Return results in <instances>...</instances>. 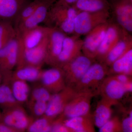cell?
<instances>
[{
	"label": "cell",
	"instance_id": "74e56055",
	"mask_svg": "<svg viewBox=\"0 0 132 132\" xmlns=\"http://www.w3.org/2000/svg\"><path fill=\"white\" fill-rule=\"evenodd\" d=\"M78 0H57L55 4L60 5H72Z\"/></svg>",
	"mask_w": 132,
	"mask_h": 132
},
{
	"label": "cell",
	"instance_id": "ab89813d",
	"mask_svg": "<svg viewBox=\"0 0 132 132\" xmlns=\"http://www.w3.org/2000/svg\"><path fill=\"white\" fill-rule=\"evenodd\" d=\"M3 80V76L2 73L0 71V85L2 84V81Z\"/></svg>",
	"mask_w": 132,
	"mask_h": 132
},
{
	"label": "cell",
	"instance_id": "e0dca14e",
	"mask_svg": "<svg viewBox=\"0 0 132 132\" xmlns=\"http://www.w3.org/2000/svg\"><path fill=\"white\" fill-rule=\"evenodd\" d=\"M126 93L124 85L113 76L105 78L100 87L99 94L116 104Z\"/></svg>",
	"mask_w": 132,
	"mask_h": 132
},
{
	"label": "cell",
	"instance_id": "603a6c76",
	"mask_svg": "<svg viewBox=\"0 0 132 132\" xmlns=\"http://www.w3.org/2000/svg\"><path fill=\"white\" fill-rule=\"evenodd\" d=\"M9 109L12 116L13 127L19 132L27 130L33 118L28 115L20 105Z\"/></svg>",
	"mask_w": 132,
	"mask_h": 132
},
{
	"label": "cell",
	"instance_id": "9c48e42d",
	"mask_svg": "<svg viewBox=\"0 0 132 132\" xmlns=\"http://www.w3.org/2000/svg\"><path fill=\"white\" fill-rule=\"evenodd\" d=\"M127 32L117 23L109 22L104 39L97 50L95 59L100 62L103 61L109 52Z\"/></svg>",
	"mask_w": 132,
	"mask_h": 132
},
{
	"label": "cell",
	"instance_id": "ac0fdd59",
	"mask_svg": "<svg viewBox=\"0 0 132 132\" xmlns=\"http://www.w3.org/2000/svg\"><path fill=\"white\" fill-rule=\"evenodd\" d=\"M31 0H0V23L15 22L23 7Z\"/></svg>",
	"mask_w": 132,
	"mask_h": 132
},
{
	"label": "cell",
	"instance_id": "484cf974",
	"mask_svg": "<svg viewBox=\"0 0 132 132\" xmlns=\"http://www.w3.org/2000/svg\"><path fill=\"white\" fill-rule=\"evenodd\" d=\"M10 87L15 98L21 104L28 101L30 87L27 82L20 80H11Z\"/></svg>",
	"mask_w": 132,
	"mask_h": 132
},
{
	"label": "cell",
	"instance_id": "3957f363",
	"mask_svg": "<svg viewBox=\"0 0 132 132\" xmlns=\"http://www.w3.org/2000/svg\"><path fill=\"white\" fill-rule=\"evenodd\" d=\"M109 11L99 12L78 11L75 20L73 34L86 35L97 26L108 21Z\"/></svg>",
	"mask_w": 132,
	"mask_h": 132
},
{
	"label": "cell",
	"instance_id": "277c9868",
	"mask_svg": "<svg viewBox=\"0 0 132 132\" xmlns=\"http://www.w3.org/2000/svg\"><path fill=\"white\" fill-rule=\"evenodd\" d=\"M94 59L80 54L61 68L67 86L73 87L94 62Z\"/></svg>",
	"mask_w": 132,
	"mask_h": 132
},
{
	"label": "cell",
	"instance_id": "ffe728a7",
	"mask_svg": "<svg viewBox=\"0 0 132 132\" xmlns=\"http://www.w3.org/2000/svg\"><path fill=\"white\" fill-rule=\"evenodd\" d=\"M62 122L74 132H95L93 116L90 114L69 118Z\"/></svg>",
	"mask_w": 132,
	"mask_h": 132
},
{
	"label": "cell",
	"instance_id": "f1b7e54d",
	"mask_svg": "<svg viewBox=\"0 0 132 132\" xmlns=\"http://www.w3.org/2000/svg\"><path fill=\"white\" fill-rule=\"evenodd\" d=\"M53 120L43 116L34 119L26 131L29 132H50Z\"/></svg>",
	"mask_w": 132,
	"mask_h": 132
},
{
	"label": "cell",
	"instance_id": "4fadbf2b",
	"mask_svg": "<svg viewBox=\"0 0 132 132\" xmlns=\"http://www.w3.org/2000/svg\"><path fill=\"white\" fill-rule=\"evenodd\" d=\"M50 28L39 26L17 34L19 51L29 49L38 46L47 37Z\"/></svg>",
	"mask_w": 132,
	"mask_h": 132
},
{
	"label": "cell",
	"instance_id": "d4e9b609",
	"mask_svg": "<svg viewBox=\"0 0 132 132\" xmlns=\"http://www.w3.org/2000/svg\"><path fill=\"white\" fill-rule=\"evenodd\" d=\"M109 72L123 73L131 75L132 71V48L127 51L121 57L116 60L111 66Z\"/></svg>",
	"mask_w": 132,
	"mask_h": 132
},
{
	"label": "cell",
	"instance_id": "8992f818",
	"mask_svg": "<svg viewBox=\"0 0 132 132\" xmlns=\"http://www.w3.org/2000/svg\"><path fill=\"white\" fill-rule=\"evenodd\" d=\"M78 93L73 88L66 86L59 93L52 94L47 102L44 116L54 120L62 113L67 105Z\"/></svg>",
	"mask_w": 132,
	"mask_h": 132
},
{
	"label": "cell",
	"instance_id": "4dcf8cb0",
	"mask_svg": "<svg viewBox=\"0 0 132 132\" xmlns=\"http://www.w3.org/2000/svg\"><path fill=\"white\" fill-rule=\"evenodd\" d=\"M52 94L42 85L35 88L31 94L29 101H42L48 102Z\"/></svg>",
	"mask_w": 132,
	"mask_h": 132
},
{
	"label": "cell",
	"instance_id": "7c38bea8",
	"mask_svg": "<svg viewBox=\"0 0 132 132\" xmlns=\"http://www.w3.org/2000/svg\"><path fill=\"white\" fill-rule=\"evenodd\" d=\"M109 23L108 21L99 25L86 35L82 48L83 54L95 60L97 50L104 39Z\"/></svg>",
	"mask_w": 132,
	"mask_h": 132
},
{
	"label": "cell",
	"instance_id": "1f68e13d",
	"mask_svg": "<svg viewBox=\"0 0 132 132\" xmlns=\"http://www.w3.org/2000/svg\"><path fill=\"white\" fill-rule=\"evenodd\" d=\"M28 102L29 108L34 116L39 118L45 115L47 108V102L42 101H29Z\"/></svg>",
	"mask_w": 132,
	"mask_h": 132
},
{
	"label": "cell",
	"instance_id": "b9f144b4",
	"mask_svg": "<svg viewBox=\"0 0 132 132\" xmlns=\"http://www.w3.org/2000/svg\"><path fill=\"white\" fill-rule=\"evenodd\" d=\"M2 114L0 112V120H1V118Z\"/></svg>",
	"mask_w": 132,
	"mask_h": 132
},
{
	"label": "cell",
	"instance_id": "ba28073f",
	"mask_svg": "<svg viewBox=\"0 0 132 132\" xmlns=\"http://www.w3.org/2000/svg\"><path fill=\"white\" fill-rule=\"evenodd\" d=\"M83 40L80 36L72 35L64 38L62 49L56 61L55 67L61 68L64 65L81 53Z\"/></svg>",
	"mask_w": 132,
	"mask_h": 132
},
{
	"label": "cell",
	"instance_id": "7bdbcfd3",
	"mask_svg": "<svg viewBox=\"0 0 132 132\" xmlns=\"http://www.w3.org/2000/svg\"><path fill=\"white\" fill-rule=\"evenodd\" d=\"M31 1H32V0H31Z\"/></svg>",
	"mask_w": 132,
	"mask_h": 132
},
{
	"label": "cell",
	"instance_id": "f35d334b",
	"mask_svg": "<svg viewBox=\"0 0 132 132\" xmlns=\"http://www.w3.org/2000/svg\"><path fill=\"white\" fill-rule=\"evenodd\" d=\"M125 87V90L126 93L131 92L132 91V81L127 82L125 84H123Z\"/></svg>",
	"mask_w": 132,
	"mask_h": 132
},
{
	"label": "cell",
	"instance_id": "d6a6232c",
	"mask_svg": "<svg viewBox=\"0 0 132 132\" xmlns=\"http://www.w3.org/2000/svg\"><path fill=\"white\" fill-rule=\"evenodd\" d=\"M100 132H123L121 122L119 118L114 117L111 118L101 127L99 128Z\"/></svg>",
	"mask_w": 132,
	"mask_h": 132
},
{
	"label": "cell",
	"instance_id": "836d02e7",
	"mask_svg": "<svg viewBox=\"0 0 132 132\" xmlns=\"http://www.w3.org/2000/svg\"><path fill=\"white\" fill-rule=\"evenodd\" d=\"M62 121L56 118L52 123L51 132H74L64 125Z\"/></svg>",
	"mask_w": 132,
	"mask_h": 132
},
{
	"label": "cell",
	"instance_id": "60d3db41",
	"mask_svg": "<svg viewBox=\"0 0 132 132\" xmlns=\"http://www.w3.org/2000/svg\"><path fill=\"white\" fill-rule=\"evenodd\" d=\"M50 1H52L53 2H54L55 3V2L57 1V0H50Z\"/></svg>",
	"mask_w": 132,
	"mask_h": 132
},
{
	"label": "cell",
	"instance_id": "2e32d148",
	"mask_svg": "<svg viewBox=\"0 0 132 132\" xmlns=\"http://www.w3.org/2000/svg\"><path fill=\"white\" fill-rule=\"evenodd\" d=\"M54 3L53 2L50 0H42L35 12L15 28L17 34H20L43 23L48 10Z\"/></svg>",
	"mask_w": 132,
	"mask_h": 132
},
{
	"label": "cell",
	"instance_id": "9a60e30c",
	"mask_svg": "<svg viewBox=\"0 0 132 132\" xmlns=\"http://www.w3.org/2000/svg\"><path fill=\"white\" fill-rule=\"evenodd\" d=\"M67 35L60 30L50 28L47 36L45 63L52 67H55L62 49L64 38Z\"/></svg>",
	"mask_w": 132,
	"mask_h": 132
},
{
	"label": "cell",
	"instance_id": "d6986e66",
	"mask_svg": "<svg viewBox=\"0 0 132 132\" xmlns=\"http://www.w3.org/2000/svg\"><path fill=\"white\" fill-rule=\"evenodd\" d=\"M131 48L132 36L130 34L127 32L109 52L101 62L107 67H110L116 60Z\"/></svg>",
	"mask_w": 132,
	"mask_h": 132
},
{
	"label": "cell",
	"instance_id": "5b68a950",
	"mask_svg": "<svg viewBox=\"0 0 132 132\" xmlns=\"http://www.w3.org/2000/svg\"><path fill=\"white\" fill-rule=\"evenodd\" d=\"M95 95L90 93H78L57 118L64 121L69 118L89 114L91 101Z\"/></svg>",
	"mask_w": 132,
	"mask_h": 132
},
{
	"label": "cell",
	"instance_id": "4316f807",
	"mask_svg": "<svg viewBox=\"0 0 132 132\" xmlns=\"http://www.w3.org/2000/svg\"><path fill=\"white\" fill-rule=\"evenodd\" d=\"M19 105L20 104L14 97L9 83L3 82L0 85V106L7 109Z\"/></svg>",
	"mask_w": 132,
	"mask_h": 132
},
{
	"label": "cell",
	"instance_id": "d590c367",
	"mask_svg": "<svg viewBox=\"0 0 132 132\" xmlns=\"http://www.w3.org/2000/svg\"><path fill=\"white\" fill-rule=\"evenodd\" d=\"M114 76L119 82L123 84L132 81L131 78H130V76L125 74H117V75Z\"/></svg>",
	"mask_w": 132,
	"mask_h": 132
},
{
	"label": "cell",
	"instance_id": "e575fe53",
	"mask_svg": "<svg viewBox=\"0 0 132 132\" xmlns=\"http://www.w3.org/2000/svg\"><path fill=\"white\" fill-rule=\"evenodd\" d=\"M123 132H132V112L130 111L127 117L125 118L121 122Z\"/></svg>",
	"mask_w": 132,
	"mask_h": 132
},
{
	"label": "cell",
	"instance_id": "8fae6325",
	"mask_svg": "<svg viewBox=\"0 0 132 132\" xmlns=\"http://www.w3.org/2000/svg\"><path fill=\"white\" fill-rule=\"evenodd\" d=\"M111 8L116 23L131 34L132 32V1L131 0H111Z\"/></svg>",
	"mask_w": 132,
	"mask_h": 132
},
{
	"label": "cell",
	"instance_id": "83f0119b",
	"mask_svg": "<svg viewBox=\"0 0 132 132\" xmlns=\"http://www.w3.org/2000/svg\"><path fill=\"white\" fill-rule=\"evenodd\" d=\"M17 36L15 28L9 22L0 23V50Z\"/></svg>",
	"mask_w": 132,
	"mask_h": 132
},
{
	"label": "cell",
	"instance_id": "6da1fadb",
	"mask_svg": "<svg viewBox=\"0 0 132 132\" xmlns=\"http://www.w3.org/2000/svg\"><path fill=\"white\" fill-rule=\"evenodd\" d=\"M78 11L72 5L54 4L43 22L45 26L56 29L67 35L74 34L75 20Z\"/></svg>",
	"mask_w": 132,
	"mask_h": 132
},
{
	"label": "cell",
	"instance_id": "30bf717a",
	"mask_svg": "<svg viewBox=\"0 0 132 132\" xmlns=\"http://www.w3.org/2000/svg\"><path fill=\"white\" fill-rule=\"evenodd\" d=\"M19 45L17 36L0 50V71L3 77L8 76L16 68L18 62Z\"/></svg>",
	"mask_w": 132,
	"mask_h": 132
},
{
	"label": "cell",
	"instance_id": "7a4b0ae2",
	"mask_svg": "<svg viewBox=\"0 0 132 132\" xmlns=\"http://www.w3.org/2000/svg\"><path fill=\"white\" fill-rule=\"evenodd\" d=\"M109 70L108 67L104 63L94 62L73 88L77 93L99 94L100 87Z\"/></svg>",
	"mask_w": 132,
	"mask_h": 132
},
{
	"label": "cell",
	"instance_id": "44dd1931",
	"mask_svg": "<svg viewBox=\"0 0 132 132\" xmlns=\"http://www.w3.org/2000/svg\"><path fill=\"white\" fill-rule=\"evenodd\" d=\"M115 104L113 102L103 98L98 103L93 116L94 125L97 127L100 128L111 119L112 106Z\"/></svg>",
	"mask_w": 132,
	"mask_h": 132
},
{
	"label": "cell",
	"instance_id": "8d00e7d4",
	"mask_svg": "<svg viewBox=\"0 0 132 132\" xmlns=\"http://www.w3.org/2000/svg\"><path fill=\"white\" fill-rule=\"evenodd\" d=\"M0 132H19L14 128L0 122Z\"/></svg>",
	"mask_w": 132,
	"mask_h": 132
},
{
	"label": "cell",
	"instance_id": "5bb4252c",
	"mask_svg": "<svg viewBox=\"0 0 132 132\" xmlns=\"http://www.w3.org/2000/svg\"><path fill=\"white\" fill-rule=\"evenodd\" d=\"M39 80L42 85L52 94L57 93L67 86L63 71L61 68L52 67L42 70Z\"/></svg>",
	"mask_w": 132,
	"mask_h": 132
},
{
	"label": "cell",
	"instance_id": "cb8c5ba5",
	"mask_svg": "<svg viewBox=\"0 0 132 132\" xmlns=\"http://www.w3.org/2000/svg\"><path fill=\"white\" fill-rule=\"evenodd\" d=\"M72 5L78 11L99 12L111 9L108 0H78Z\"/></svg>",
	"mask_w": 132,
	"mask_h": 132
},
{
	"label": "cell",
	"instance_id": "7402d4cb",
	"mask_svg": "<svg viewBox=\"0 0 132 132\" xmlns=\"http://www.w3.org/2000/svg\"><path fill=\"white\" fill-rule=\"evenodd\" d=\"M41 67L30 65H24L16 67L12 72L8 81L11 80H20L26 82H34L39 80L42 69Z\"/></svg>",
	"mask_w": 132,
	"mask_h": 132
},
{
	"label": "cell",
	"instance_id": "52a82bcc",
	"mask_svg": "<svg viewBox=\"0 0 132 132\" xmlns=\"http://www.w3.org/2000/svg\"><path fill=\"white\" fill-rule=\"evenodd\" d=\"M47 36L42 42L35 47L19 50L18 62L16 67L30 65L42 68L45 63Z\"/></svg>",
	"mask_w": 132,
	"mask_h": 132
},
{
	"label": "cell",
	"instance_id": "f546056e",
	"mask_svg": "<svg viewBox=\"0 0 132 132\" xmlns=\"http://www.w3.org/2000/svg\"><path fill=\"white\" fill-rule=\"evenodd\" d=\"M42 1L32 0L26 5L22 9L16 18L14 25V27H16L19 24L29 17L35 12Z\"/></svg>",
	"mask_w": 132,
	"mask_h": 132
}]
</instances>
